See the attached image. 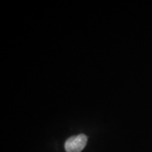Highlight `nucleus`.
<instances>
[{"label": "nucleus", "mask_w": 152, "mask_h": 152, "mask_svg": "<svg viewBox=\"0 0 152 152\" xmlns=\"http://www.w3.org/2000/svg\"><path fill=\"white\" fill-rule=\"evenodd\" d=\"M87 142V137L80 134L68 138L64 147L66 152H81L85 147Z\"/></svg>", "instance_id": "1"}]
</instances>
